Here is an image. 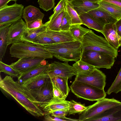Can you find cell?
<instances>
[{
    "mask_svg": "<svg viewBox=\"0 0 121 121\" xmlns=\"http://www.w3.org/2000/svg\"><path fill=\"white\" fill-rule=\"evenodd\" d=\"M44 58L24 57L19 59L10 65L20 74L26 73L40 65L46 64L48 61Z\"/></svg>",
    "mask_w": 121,
    "mask_h": 121,
    "instance_id": "obj_10",
    "label": "cell"
},
{
    "mask_svg": "<svg viewBox=\"0 0 121 121\" xmlns=\"http://www.w3.org/2000/svg\"><path fill=\"white\" fill-rule=\"evenodd\" d=\"M44 120L46 121H78V119H72L67 117L62 118L52 116L49 114L44 115Z\"/></svg>",
    "mask_w": 121,
    "mask_h": 121,
    "instance_id": "obj_39",
    "label": "cell"
},
{
    "mask_svg": "<svg viewBox=\"0 0 121 121\" xmlns=\"http://www.w3.org/2000/svg\"><path fill=\"white\" fill-rule=\"evenodd\" d=\"M115 23L117 33L121 38V18L117 20Z\"/></svg>",
    "mask_w": 121,
    "mask_h": 121,
    "instance_id": "obj_43",
    "label": "cell"
},
{
    "mask_svg": "<svg viewBox=\"0 0 121 121\" xmlns=\"http://www.w3.org/2000/svg\"><path fill=\"white\" fill-rule=\"evenodd\" d=\"M39 7L46 12L51 9L54 6V0H38Z\"/></svg>",
    "mask_w": 121,
    "mask_h": 121,
    "instance_id": "obj_37",
    "label": "cell"
},
{
    "mask_svg": "<svg viewBox=\"0 0 121 121\" xmlns=\"http://www.w3.org/2000/svg\"><path fill=\"white\" fill-rule=\"evenodd\" d=\"M121 104V102L114 98H104L87 106V108L79 114V121H85L99 115L112 107Z\"/></svg>",
    "mask_w": 121,
    "mask_h": 121,
    "instance_id": "obj_8",
    "label": "cell"
},
{
    "mask_svg": "<svg viewBox=\"0 0 121 121\" xmlns=\"http://www.w3.org/2000/svg\"><path fill=\"white\" fill-rule=\"evenodd\" d=\"M43 46L53 56L64 62L77 61L80 59L82 51L81 42L77 41L47 44Z\"/></svg>",
    "mask_w": 121,
    "mask_h": 121,
    "instance_id": "obj_2",
    "label": "cell"
},
{
    "mask_svg": "<svg viewBox=\"0 0 121 121\" xmlns=\"http://www.w3.org/2000/svg\"><path fill=\"white\" fill-rule=\"evenodd\" d=\"M11 57L18 58L24 57H40L52 59L53 56L43 46L21 41L12 44L9 48Z\"/></svg>",
    "mask_w": 121,
    "mask_h": 121,
    "instance_id": "obj_3",
    "label": "cell"
},
{
    "mask_svg": "<svg viewBox=\"0 0 121 121\" xmlns=\"http://www.w3.org/2000/svg\"><path fill=\"white\" fill-rule=\"evenodd\" d=\"M115 58L104 52L82 50L80 59L97 69H110L114 64Z\"/></svg>",
    "mask_w": 121,
    "mask_h": 121,
    "instance_id": "obj_6",
    "label": "cell"
},
{
    "mask_svg": "<svg viewBox=\"0 0 121 121\" xmlns=\"http://www.w3.org/2000/svg\"><path fill=\"white\" fill-rule=\"evenodd\" d=\"M82 50L104 52L116 58L118 51L108 43L106 39L98 35L91 30L83 36L81 42Z\"/></svg>",
    "mask_w": 121,
    "mask_h": 121,
    "instance_id": "obj_4",
    "label": "cell"
},
{
    "mask_svg": "<svg viewBox=\"0 0 121 121\" xmlns=\"http://www.w3.org/2000/svg\"><path fill=\"white\" fill-rule=\"evenodd\" d=\"M106 75L96 68L87 74L77 75L75 79L99 88L104 89L106 84Z\"/></svg>",
    "mask_w": 121,
    "mask_h": 121,
    "instance_id": "obj_11",
    "label": "cell"
},
{
    "mask_svg": "<svg viewBox=\"0 0 121 121\" xmlns=\"http://www.w3.org/2000/svg\"><path fill=\"white\" fill-rule=\"evenodd\" d=\"M99 7L107 12L117 20L121 18V8L103 0L98 2Z\"/></svg>",
    "mask_w": 121,
    "mask_h": 121,
    "instance_id": "obj_25",
    "label": "cell"
},
{
    "mask_svg": "<svg viewBox=\"0 0 121 121\" xmlns=\"http://www.w3.org/2000/svg\"><path fill=\"white\" fill-rule=\"evenodd\" d=\"M85 0L89 2H94V3H98L103 0Z\"/></svg>",
    "mask_w": 121,
    "mask_h": 121,
    "instance_id": "obj_46",
    "label": "cell"
},
{
    "mask_svg": "<svg viewBox=\"0 0 121 121\" xmlns=\"http://www.w3.org/2000/svg\"><path fill=\"white\" fill-rule=\"evenodd\" d=\"M0 87L32 115L37 117L44 115V112L41 108L29 99L23 91L21 84L17 81H15L12 77L6 76L0 80Z\"/></svg>",
    "mask_w": 121,
    "mask_h": 121,
    "instance_id": "obj_1",
    "label": "cell"
},
{
    "mask_svg": "<svg viewBox=\"0 0 121 121\" xmlns=\"http://www.w3.org/2000/svg\"><path fill=\"white\" fill-rule=\"evenodd\" d=\"M69 101L53 98L49 102L42 105L40 108L45 114H49L57 110L69 109Z\"/></svg>",
    "mask_w": 121,
    "mask_h": 121,
    "instance_id": "obj_16",
    "label": "cell"
},
{
    "mask_svg": "<svg viewBox=\"0 0 121 121\" xmlns=\"http://www.w3.org/2000/svg\"><path fill=\"white\" fill-rule=\"evenodd\" d=\"M24 6L16 3L0 9V27L11 25L22 18Z\"/></svg>",
    "mask_w": 121,
    "mask_h": 121,
    "instance_id": "obj_9",
    "label": "cell"
},
{
    "mask_svg": "<svg viewBox=\"0 0 121 121\" xmlns=\"http://www.w3.org/2000/svg\"><path fill=\"white\" fill-rule=\"evenodd\" d=\"M66 1L71 2L72 1H73V0H65Z\"/></svg>",
    "mask_w": 121,
    "mask_h": 121,
    "instance_id": "obj_47",
    "label": "cell"
},
{
    "mask_svg": "<svg viewBox=\"0 0 121 121\" xmlns=\"http://www.w3.org/2000/svg\"><path fill=\"white\" fill-rule=\"evenodd\" d=\"M68 109H63L57 110L51 112V116L62 118H65L69 114Z\"/></svg>",
    "mask_w": 121,
    "mask_h": 121,
    "instance_id": "obj_42",
    "label": "cell"
},
{
    "mask_svg": "<svg viewBox=\"0 0 121 121\" xmlns=\"http://www.w3.org/2000/svg\"><path fill=\"white\" fill-rule=\"evenodd\" d=\"M79 16L82 24L89 28L102 33L104 26L99 23L88 13H85Z\"/></svg>",
    "mask_w": 121,
    "mask_h": 121,
    "instance_id": "obj_23",
    "label": "cell"
},
{
    "mask_svg": "<svg viewBox=\"0 0 121 121\" xmlns=\"http://www.w3.org/2000/svg\"><path fill=\"white\" fill-rule=\"evenodd\" d=\"M22 87L30 101L36 104L40 107L53 98V86L50 78L44 84L36 89L28 90L22 86Z\"/></svg>",
    "mask_w": 121,
    "mask_h": 121,
    "instance_id": "obj_7",
    "label": "cell"
},
{
    "mask_svg": "<svg viewBox=\"0 0 121 121\" xmlns=\"http://www.w3.org/2000/svg\"><path fill=\"white\" fill-rule=\"evenodd\" d=\"M65 9L57 16L53 18H49V20L45 23L47 29L52 30H60V26Z\"/></svg>",
    "mask_w": 121,
    "mask_h": 121,
    "instance_id": "obj_30",
    "label": "cell"
},
{
    "mask_svg": "<svg viewBox=\"0 0 121 121\" xmlns=\"http://www.w3.org/2000/svg\"><path fill=\"white\" fill-rule=\"evenodd\" d=\"M0 72L13 77H18L20 73L11 66L0 61Z\"/></svg>",
    "mask_w": 121,
    "mask_h": 121,
    "instance_id": "obj_35",
    "label": "cell"
},
{
    "mask_svg": "<svg viewBox=\"0 0 121 121\" xmlns=\"http://www.w3.org/2000/svg\"><path fill=\"white\" fill-rule=\"evenodd\" d=\"M50 78L48 73L42 74L20 83L27 89H35L43 86Z\"/></svg>",
    "mask_w": 121,
    "mask_h": 121,
    "instance_id": "obj_19",
    "label": "cell"
},
{
    "mask_svg": "<svg viewBox=\"0 0 121 121\" xmlns=\"http://www.w3.org/2000/svg\"><path fill=\"white\" fill-rule=\"evenodd\" d=\"M11 25L0 27V61L4 56L8 46L7 38L9 28Z\"/></svg>",
    "mask_w": 121,
    "mask_h": 121,
    "instance_id": "obj_27",
    "label": "cell"
},
{
    "mask_svg": "<svg viewBox=\"0 0 121 121\" xmlns=\"http://www.w3.org/2000/svg\"><path fill=\"white\" fill-rule=\"evenodd\" d=\"M52 82L67 97L70 91L68 84V78L56 77L51 78Z\"/></svg>",
    "mask_w": 121,
    "mask_h": 121,
    "instance_id": "obj_28",
    "label": "cell"
},
{
    "mask_svg": "<svg viewBox=\"0 0 121 121\" xmlns=\"http://www.w3.org/2000/svg\"><path fill=\"white\" fill-rule=\"evenodd\" d=\"M45 33L56 43L76 41L69 30L55 31L47 29Z\"/></svg>",
    "mask_w": 121,
    "mask_h": 121,
    "instance_id": "obj_18",
    "label": "cell"
},
{
    "mask_svg": "<svg viewBox=\"0 0 121 121\" xmlns=\"http://www.w3.org/2000/svg\"><path fill=\"white\" fill-rule=\"evenodd\" d=\"M120 46H121V42H120Z\"/></svg>",
    "mask_w": 121,
    "mask_h": 121,
    "instance_id": "obj_49",
    "label": "cell"
},
{
    "mask_svg": "<svg viewBox=\"0 0 121 121\" xmlns=\"http://www.w3.org/2000/svg\"><path fill=\"white\" fill-rule=\"evenodd\" d=\"M102 33L110 45L118 50L120 46L121 38L117 33L115 23H110L105 25Z\"/></svg>",
    "mask_w": 121,
    "mask_h": 121,
    "instance_id": "obj_14",
    "label": "cell"
},
{
    "mask_svg": "<svg viewBox=\"0 0 121 121\" xmlns=\"http://www.w3.org/2000/svg\"><path fill=\"white\" fill-rule=\"evenodd\" d=\"M73 66L76 75L87 74L93 71L95 68L80 59L76 62Z\"/></svg>",
    "mask_w": 121,
    "mask_h": 121,
    "instance_id": "obj_26",
    "label": "cell"
},
{
    "mask_svg": "<svg viewBox=\"0 0 121 121\" xmlns=\"http://www.w3.org/2000/svg\"><path fill=\"white\" fill-rule=\"evenodd\" d=\"M48 74L51 78L61 77L70 79L76 75L73 66L70 65L67 62L61 63L54 61L50 64Z\"/></svg>",
    "mask_w": 121,
    "mask_h": 121,
    "instance_id": "obj_12",
    "label": "cell"
},
{
    "mask_svg": "<svg viewBox=\"0 0 121 121\" xmlns=\"http://www.w3.org/2000/svg\"><path fill=\"white\" fill-rule=\"evenodd\" d=\"M71 25L72 22L71 18L65 9L60 26V30H69Z\"/></svg>",
    "mask_w": 121,
    "mask_h": 121,
    "instance_id": "obj_36",
    "label": "cell"
},
{
    "mask_svg": "<svg viewBox=\"0 0 121 121\" xmlns=\"http://www.w3.org/2000/svg\"><path fill=\"white\" fill-rule=\"evenodd\" d=\"M69 101V115H75L76 113L80 114L87 108V106H86L85 104H82L80 102H77L73 100Z\"/></svg>",
    "mask_w": 121,
    "mask_h": 121,
    "instance_id": "obj_32",
    "label": "cell"
},
{
    "mask_svg": "<svg viewBox=\"0 0 121 121\" xmlns=\"http://www.w3.org/2000/svg\"><path fill=\"white\" fill-rule=\"evenodd\" d=\"M27 28L26 22L22 18L11 24L9 27L7 36L8 46L22 41L21 38Z\"/></svg>",
    "mask_w": 121,
    "mask_h": 121,
    "instance_id": "obj_13",
    "label": "cell"
},
{
    "mask_svg": "<svg viewBox=\"0 0 121 121\" xmlns=\"http://www.w3.org/2000/svg\"><path fill=\"white\" fill-rule=\"evenodd\" d=\"M69 30L76 41L81 42L84 35L91 30L77 24L71 25Z\"/></svg>",
    "mask_w": 121,
    "mask_h": 121,
    "instance_id": "obj_29",
    "label": "cell"
},
{
    "mask_svg": "<svg viewBox=\"0 0 121 121\" xmlns=\"http://www.w3.org/2000/svg\"><path fill=\"white\" fill-rule=\"evenodd\" d=\"M18 0H14V1H17Z\"/></svg>",
    "mask_w": 121,
    "mask_h": 121,
    "instance_id": "obj_48",
    "label": "cell"
},
{
    "mask_svg": "<svg viewBox=\"0 0 121 121\" xmlns=\"http://www.w3.org/2000/svg\"><path fill=\"white\" fill-rule=\"evenodd\" d=\"M50 64L40 65L26 73L20 74L18 78V82L21 83L39 75L48 73Z\"/></svg>",
    "mask_w": 121,
    "mask_h": 121,
    "instance_id": "obj_20",
    "label": "cell"
},
{
    "mask_svg": "<svg viewBox=\"0 0 121 121\" xmlns=\"http://www.w3.org/2000/svg\"><path fill=\"white\" fill-rule=\"evenodd\" d=\"M66 1L65 0H60L54 9L53 13L49 18H53L57 16L65 9Z\"/></svg>",
    "mask_w": 121,
    "mask_h": 121,
    "instance_id": "obj_38",
    "label": "cell"
},
{
    "mask_svg": "<svg viewBox=\"0 0 121 121\" xmlns=\"http://www.w3.org/2000/svg\"><path fill=\"white\" fill-rule=\"evenodd\" d=\"M70 88L71 92L77 97L89 101H97L105 98L107 95L104 89L75 79Z\"/></svg>",
    "mask_w": 121,
    "mask_h": 121,
    "instance_id": "obj_5",
    "label": "cell"
},
{
    "mask_svg": "<svg viewBox=\"0 0 121 121\" xmlns=\"http://www.w3.org/2000/svg\"><path fill=\"white\" fill-rule=\"evenodd\" d=\"M52 83L53 86V98L61 100H65L66 98L64 95L60 91L52 82Z\"/></svg>",
    "mask_w": 121,
    "mask_h": 121,
    "instance_id": "obj_41",
    "label": "cell"
},
{
    "mask_svg": "<svg viewBox=\"0 0 121 121\" xmlns=\"http://www.w3.org/2000/svg\"><path fill=\"white\" fill-rule=\"evenodd\" d=\"M87 13L104 26L108 23H115L117 20L107 12L99 7Z\"/></svg>",
    "mask_w": 121,
    "mask_h": 121,
    "instance_id": "obj_17",
    "label": "cell"
},
{
    "mask_svg": "<svg viewBox=\"0 0 121 121\" xmlns=\"http://www.w3.org/2000/svg\"><path fill=\"white\" fill-rule=\"evenodd\" d=\"M47 29V26L45 23L37 28H27L21 38V41L32 43L39 35L46 31Z\"/></svg>",
    "mask_w": 121,
    "mask_h": 121,
    "instance_id": "obj_24",
    "label": "cell"
},
{
    "mask_svg": "<svg viewBox=\"0 0 121 121\" xmlns=\"http://www.w3.org/2000/svg\"><path fill=\"white\" fill-rule=\"evenodd\" d=\"M22 15L26 23L37 19L42 20L44 16V14L39 9L31 5L25 8Z\"/></svg>",
    "mask_w": 121,
    "mask_h": 121,
    "instance_id": "obj_22",
    "label": "cell"
},
{
    "mask_svg": "<svg viewBox=\"0 0 121 121\" xmlns=\"http://www.w3.org/2000/svg\"><path fill=\"white\" fill-rule=\"evenodd\" d=\"M14 0H0V9L7 5L8 3Z\"/></svg>",
    "mask_w": 121,
    "mask_h": 121,
    "instance_id": "obj_45",
    "label": "cell"
},
{
    "mask_svg": "<svg viewBox=\"0 0 121 121\" xmlns=\"http://www.w3.org/2000/svg\"><path fill=\"white\" fill-rule=\"evenodd\" d=\"M121 121V104L85 121Z\"/></svg>",
    "mask_w": 121,
    "mask_h": 121,
    "instance_id": "obj_15",
    "label": "cell"
},
{
    "mask_svg": "<svg viewBox=\"0 0 121 121\" xmlns=\"http://www.w3.org/2000/svg\"><path fill=\"white\" fill-rule=\"evenodd\" d=\"M71 3L79 15L87 13L99 6L98 3L82 0H73Z\"/></svg>",
    "mask_w": 121,
    "mask_h": 121,
    "instance_id": "obj_21",
    "label": "cell"
},
{
    "mask_svg": "<svg viewBox=\"0 0 121 121\" xmlns=\"http://www.w3.org/2000/svg\"><path fill=\"white\" fill-rule=\"evenodd\" d=\"M103 0L121 8V0Z\"/></svg>",
    "mask_w": 121,
    "mask_h": 121,
    "instance_id": "obj_44",
    "label": "cell"
},
{
    "mask_svg": "<svg viewBox=\"0 0 121 121\" xmlns=\"http://www.w3.org/2000/svg\"><path fill=\"white\" fill-rule=\"evenodd\" d=\"M65 9L71 18L72 25L82 24L79 16L74 9L71 2L66 1Z\"/></svg>",
    "mask_w": 121,
    "mask_h": 121,
    "instance_id": "obj_31",
    "label": "cell"
},
{
    "mask_svg": "<svg viewBox=\"0 0 121 121\" xmlns=\"http://www.w3.org/2000/svg\"><path fill=\"white\" fill-rule=\"evenodd\" d=\"M27 28L35 29L38 28L43 25L42 20L37 19L26 23Z\"/></svg>",
    "mask_w": 121,
    "mask_h": 121,
    "instance_id": "obj_40",
    "label": "cell"
},
{
    "mask_svg": "<svg viewBox=\"0 0 121 121\" xmlns=\"http://www.w3.org/2000/svg\"><path fill=\"white\" fill-rule=\"evenodd\" d=\"M32 43L43 46L47 44L56 43L53 40L46 35L45 31L39 35Z\"/></svg>",
    "mask_w": 121,
    "mask_h": 121,
    "instance_id": "obj_34",
    "label": "cell"
},
{
    "mask_svg": "<svg viewBox=\"0 0 121 121\" xmlns=\"http://www.w3.org/2000/svg\"><path fill=\"white\" fill-rule=\"evenodd\" d=\"M121 91V66L113 82L106 93L110 95L112 93H117Z\"/></svg>",
    "mask_w": 121,
    "mask_h": 121,
    "instance_id": "obj_33",
    "label": "cell"
}]
</instances>
